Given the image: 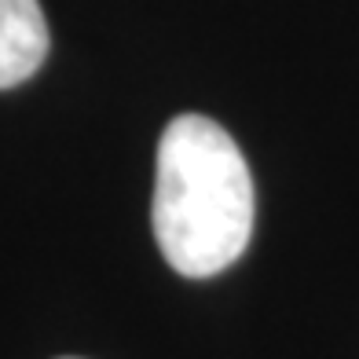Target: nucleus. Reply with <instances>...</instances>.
<instances>
[{"label":"nucleus","mask_w":359,"mask_h":359,"mask_svg":"<svg viewBox=\"0 0 359 359\" xmlns=\"http://www.w3.org/2000/svg\"><path fill=\"white\" fill-rule=\"evenodd\" d=\"M253 176L238 143L213 118L180 114L158 143L151 224L161 257L187 279H209L246 253Z\"/></svg>","instance_id":"1"},{"label":"nucleus","mask_w":359,"mask_h":359,"mask_svg":"<svg viewBox=\"0 0 359 359\" xmlns=\"http://www.w3.org/2000/svg\"><path fill=\"white\" fill-rule=\"evenodd\" d=\"M48 55L41 0H0V88L29 81Z\"/></svg>","instance_id":"2"},{"label":"nucleus","mask_w":359,"mask_h":359,"mask_svg":"<svg viewBox=\"0 0 359 359\" xmlns=\"http://www.w3.org/2000/svg\"><path fill=\"white\" fill-rule=\"evenodd\" d=\"M67 359H77V355H67Z\"/></svg>","instance_id":"3"}]
</instances>
